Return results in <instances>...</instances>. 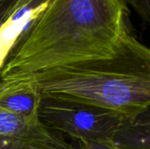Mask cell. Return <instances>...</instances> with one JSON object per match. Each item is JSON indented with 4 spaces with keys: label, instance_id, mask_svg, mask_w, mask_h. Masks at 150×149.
Returning <instances> with one entry per match:
<instances>
[{
    "label": "cell",
    "instance_id": "6da1fadb",
    "mask_svg": "<svg viewBox=\"0 0 150 149\" xmlns=\"http://www.w3.org/2000/svg\"><path fill=\"white\" fill-rule=\"evenodd\" d=\"M125 0H50L4 65L0 77L112 56L132 35Z\"/></svg>",
    "mask_w": 150,
    "mask_h": 149
},
{
    "label": "cell",
    "instance_id": "7a4b0ae2",
    "mask_svg": "<svg viewBox=\"0 0 150 149\" xmlns=\"http://www.w3.org/2000/svg\"><path fill=\"white\" fill-rule=\"evenodd\" d=\"M41 98L135 116L150 110V50L130 35L111 57L33 74Z\"/></svg>",
    "mask_w": 150,
    "mask_h": 149
},
{
    "label": "cell",
    "instance_id": "3957f363",
    "mask_svg": "<svg viewBox=\"0 0 150 149\" xmlns=\"http://www.w3.org/2000/svg\"><path fill=\"white\" fill-rule=\"evenodd\" d=\"M124 116L93 105L41 98L39 118L54 129L77 141H111Z\"/></svg>",
    "mask_w": 150,
    "mask_h": 149
},
{
    "label": "cell",
    "instance_id": "277c9868",
    "mask_svg": "<svg viewBox=\"0 0 150 149\" xmlns=\"http://www.w3.org/2000/svg\"><path fill=\"white\" fill-rule=\"evenodd\" d=\"M41 122L32 123L0 110V149H71Z\"/></svg>",
    "mask_w": 150,
    "mask_h": 149
},
{
    "label": "cell",
    "instance_id": "5b68a950",
    "mask_svg": "<svg viewBox=\"0 0 150 149\" xmlns=\"http://www.w3.org/2000/svg\"><path fill=\"white\" fill-rule=\"evenodd\" d=\"M41 96L33 75L0 77V110L28 122L40 123Z\"/></svg>",
    "mask_w": 150,
    "mask_h": 149
},
{
    "label": "cell",
    "instance_id": "8992f818",
    "mask_svg": "<svg viewBox=\"0 0 150 149\" xmlns=\"http://www.w3.org/2000/svg\"><path fill=\"white\" fill-rule=\"evenodd\" d=\"M50 0H17L0 24V72L17 43Z\"/></svg>",
    "mask_w": 150,
    "mask_h": 149
},
{
    "label": "cell",
    "instance_id": "52a82bcc",
    "mask_svg": "<svg viewBox=\"0 0 150 149\" xmlns=\"http://www.w3.org/2000/svg\"><path fill=\"white\" fill-rule=\"evenodd\" d=\"M111 142L119 149H150V110L124 116Z\"/></svg>",
    "mask_w": 150,
    "mask_h": 149
},
{
    "label": "cell",
    "instance_id": "ba28073f",
    "mask_svg": "<svg viewBox=\"0 0 150 149\" xmlns=\"http://www.w3.org/2000/svg\"><path fill=\"white\" fill-rule=\"evenodd\" d=\"M125 2L134 8L144 22H149L150 0H125Z\"/></svg>",
    "mask_w": 150,
    "mask_h": 149
},
{
    "label": "cell",
    "instance_id": "9c48e42d",
    "mask_svg": "<svg viewBox=\"0 0 150 149\" xmlns=\"http://www.w3.org/2000/svg\"><path fill=\"white\" fill-rule=\"evenodd\" d=\"M76 149H119L111 141H77Z\"/></svg>",
    "mask_w": 150,
    "mask_h": 149
},
{
    "label": "cell",
    "instance_id": "30bf717a",
    "mask_svg": "<svg viewBox=\"0 0 150 149\" xmlns=\"http://www.w3.org/2000/svg\"><path fill=\"white\" fill-rule=\"evenodd\" d=\"M17 0H0V24Z\"/></svg>",
    "mask_w": 150,
    "mask_h": 149
},
{
    "label": "cell",
    "instance_id": "8fae6325",
    "mask_svg": "<svg viewBox=\"0 0 150 149\" xmlns=\"http://www.w3.org/2000/svg\"><path fill=\"white\" fill-rule=\"evenodd\" d=\"M71 149H76V148H74V147H73V148H71Z\"/></svg>",
    "mask_w": 150,
    "mask_h": 149
}]
</instances>
